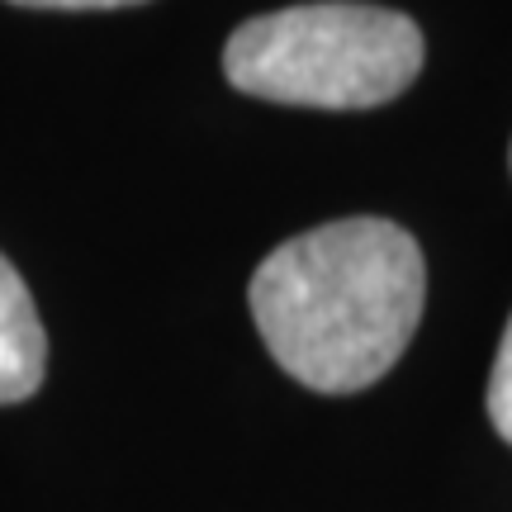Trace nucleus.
<instances>
[{
	"mask_svg": "<svg viewBox=\"0 0 512 512\" xmlns=\"http://www.w3.org/2000/svg\"><path fill=\"white\" fill-rule=\"evenodd\" d=\"M508 162H512V152H508Z\"/></svg>",
	"mask_w": 512,
	"mask_h": 512,
	"instance_id": "obj_6",
	"label": "nucleus"
},
{
	"mask_svg": "<svg viewBox=\"0 0 512 512\" xmlns=\"http://www.w3.org/2000/svg\"><path fill=\"white\" fill-rule=\"evenodd\" d=\"M29 10H119V5H143V0H10Z\"/></svg>",
	"mask_w": 512,
	"mask_h": 512,
	"instance_id": "obj_5",
	"label": "nucleus"
},
{
	"mask_svg": "<svg viewBox=\"0 0 512 512\" xmlns=\"http://www.w3.org/2000/svg\"><path fill=\"white\" fill-rule=\"evenodd\" d=\"M489 418H494L498 437L512 441V318L503 328V342H498L494 375H489Z\"/></svg>",
	"mask_w": 512,
	"mask_h": 512,
	"instance_id": "obj_4",
	"label": "nucleus"
},
{
	"mask_svg": "<svg viewBox=\"0 0 512 512\" xmlns=\"http://www.w3.org/2000/svg\"><path fill=\"white\" fill-rule=\"evenodd\" d=\"M48 370V337L29 299V285L0 256V403H24L38 394Z\"/></svg>",
	"mask_w": 512,
	"mask_h": 512,
	"instance_id": "obj_3",
	"label": "nucleus"
},
{
	"mask_svg": "<svg viewBox=\"0 0 512 512\" xmlns=\"http://www.w3.org/2000/svg\"><path fill=\"white\" fill-rule=\"evenodd\" d=\"M418 24L384 5L313 0L238 24L223 76L242 95L304 110H375L422 72Z\"/></svg>",
	"mask_w": 512,
	"mask_h": 512,
	"instance_id": "obj_2",
	"label": "nucleus"
},
{
	"mask_svg": "<svg viewBox=\"0 0 512 512\" xmlns=\"http://www.w3.org/2000/svg\"><path fill=\"white\" fill-rule=\"evenodd\" d=\"M252 318L275 366L318 394H356L399 366L427 304L413 233L337 219L280 242L252 275Z\"/></svg>",
	"mask_w": 512,
	"mask_h": 512,
	"instance_id": "obj_1",
	"label": "nucleus"
}]
</instances>
